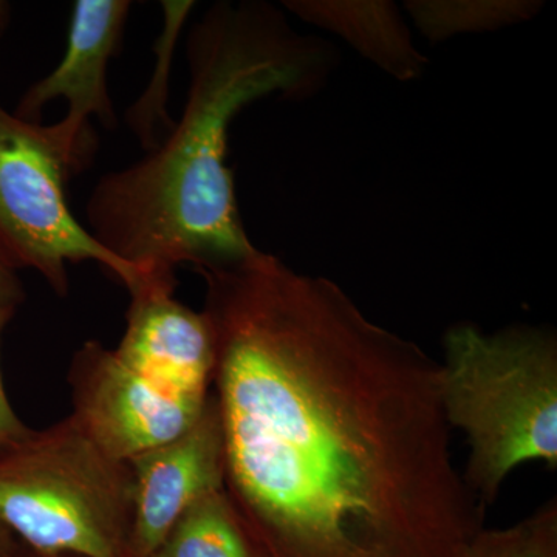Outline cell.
<instances>
[{
	"mask_svg": "<svg viewBox=\"0 0 557 557\" xmlns=\"http://www.w3.org/2000/svg\"><path fill=\"white\" fill-rule=\"evenodd\" d=\"M67 379L70 417L109 456L123 461L188 431L209 397L164 391L97 341H87L76 351Z\"/></svg>",
	"mask_w": 557,
	"mask_h": 557,
	"instance_id": "6",
	"label": "cell"
},
{
	"mask_svg": "<svg viewBox=\"0 0 557 557\" xmlns=\"http://www.w3.org/2000/svg\"><path fill=\"white\" fill-rule=\"evenodd\" d=\"M94 150L70 143L57 124L40 126L0 104V249L14 269H30L61 298L70 263L97 262L129 293L137 270L113 256L70 211L67 183L86 170Z\"/></svg>",
	"mask_w": 557,
	"mask_h": 557,
	"instance_id": "5",
	"label": "cell"
},
{
	"mask_svg": "<svg viewBox=\"0 0 557 557\" xmlns=\"http://www.w3.org/2000/svg\"><path fill=\"white\" fill-rule=\"evenodd\" d=\"M225 493L262 557H467L442 364L335 282L258 249L196 270Z\"/></svg>",
	"mask_w": 557,
	"mask_h": 557,
	"instance_id": "1",
	"label": "cell"
},
{
	"mask_svg": "<svg viewBox=\"0 0 557 557\" xmlns=\"http://www.w3.org/2000/svg\"><path fill=\"white\" fill-rule=\"evenodd\" d=\"M450 428L467 434L468 485L491 505L512 469L557 467V341L552 330L483 333L456 325L445 336L440 375Z\"/></svg>",
	"mask_w": 557,
	"mask_h": 557,
	"instance_id": "3",
	"label": "cell"
},
{
	"mask_svg": "<svg viewBox=\"0 0 557 557\" xmlns=\"http://www.w3.org/2000/svg\"><path fill=\"white\" fill-rule=\"evenodd\" d=\"M22 547H24V545H22ZM21 557H65V556H42V555H38V553H33V552H30V549H27L24 547V552H22Z\"/></svg>",
	"mask_w": 557,
	"mask_h": 557,
	"instance_id": "18",
	"label": "cell"
},
{
	"mask_svg": "<svg viewBox=\"0 0 557 557\" xmlns=\"http://www.w3.org/2000/svg\"><path fill=\"white\" fill-rule=\"evenodd\" d=\"M121 361L153 384L185 397L207 398L214 372V339L203 311L174 292L143 287L131 295L126 330L115 348Z\"/></svg>",
	"mask_w": 557,
	"mask_h": 557,
	"instance_id": "9",
	"label": "cell"
},
{
	"mask_svg": "<svg viewBox=\"0 0 557 557\" xmlns=\"http://www.w3.org/2000/svg\"><path fill=\"white\" fill-rule=\"evenodd\" d=\"M467 557H557V504L548 502L516 525L480 530Z\"/></svg>",
	"mask_w": 557,
	"mask_h": 557,
	"instance_id": "13",
	"label": "cell"
},
{
	"mask_svg": "<svg viewBox=\"0 0 557 557\" xmlns=\"http://www.w3.org/2000/svg\"><path fill=\"white\" fill-rule=\"evenodd\" d=\"M24 300L25 289L17 276V270L0 249V324L9 325Z\"/></svg>",
	"mask_w": 557,
	"mask_h": 557,
	"instance_id": "15",
	"label": "cell"
},
{
	"mask_svg": "<svg viewBox=\"0 0 557 557\" xmlns=\"http://www.w3.org/2000/svg\"><path fill=\"white\" fill-rule=\"evenodd\" d=\"M300 20L346 40L348 46L398 81H416L428 69L408 24L392 2L384 0H300L285 2Z\"/></svg>",
	"mask_w": 557,
	"mask_h": 557,
	"instance_id": "10",
	"label": "cell"
},
{
	"mask_svg": "<svg viewBox=\"0 0 557 557\" xmlns=\"http://www.w3.org/2000/svg\"><path fill=\"white\" fill-rule=\"evenodd\" d=\"M134 490L72 417L0 453V525L38 555L132 557Z\"/></svg>",
	"mask_w": 557,
	"mask_h": 557,
	"instance_id": "4",
	"label": "cell"
},
{
	"mask_svg": "<svg viewBox=\"0 0 557 557\" xmlns=\"http://www.w3.org/2000/svg\"><path fill=\"white\" fill-rule=\"evenodd\" d=\"M189 89L177 123L148 156L104 175L86 207L87 230L137 270L143 285L175 289V270L234 262L258 251L234 194L230 127L271 95L317 94L330 72L324 40L293 30L265 2H218L190 28Z\"/></svg>",
	"mask_w": 557,
	"mask_h": 557,
	"instance_id": "2",
	"label": "cell"
},
{
	"mask_svg": "<svg viewBox=\"0 0 557 557\" xmlns=\"http://www.w3.org/2000/svg\"><path fill=\"white\" fill-rule=\"evenodd\" d=\"M7 20H9V3L0 2V35H2Z\"/></svg>",
	"mask_w": 557,
	"mask_h": 557,
	"instance_id": "17",
	"label": "cell"
},
{
	"mask_svg": "<svg viewBox=\"0 0 557 557\" xmlns=\"http://www.w3.org/2000/svg\"><path fill=\"white\" fill-rule=\"evenodd\" d=\"M129 465L135 485L132 557H149L186 509L225 490V449L214 394L188 431L132 458Z\"/></svg>",
	"mask_w": 557,
	"mask_h": 557,
	"instance_id": "8",
	"label": "cell"
},
{
	"mask_svg": "<svg viewBox=\"0 0 557 557\" xmlns=\"http://www.w3.org/2000/svg\"><path fill=\"white\" fill-rule=\"evenodd\" d=\"M24 547L10 530L0 525V557H21Z\"/></svg>",
	"mask_w": 557,
	"mask_h": 557,
	"instance_id": "16",
	"label": "cell"
},
{
	"mask_svg": "<svg viewBox=\"0 0 557 557\" xmlns=\"http://www.w3.org/2000/svg\"><path fill=\"white\" fill-rule=\"evenodd\" d=\"M542 3L530 0H416L406 10L424 38L440 42L454 36L496 32L536 16Z\"/></svg>",
	"mask_w": 557,
	"mask_h": 557,
	"instance_id": "12",
	"label": "cell"
},
{
	"mask_svg": "<svg viewBox=\"0 0 557 557\" xmlns=\"http://www.w3.org/2000/svg\"><path fill=\"white\" fill-rule=\"evenodd\" d=\"M149 557H262L225 490L197 500L180 516Z\"/></svg>",
	"mask_w": 557,
	"mask_h": 557,
	"instance_id": "11",
	"label": "cell"
},
{
	"mask_svg": "<svg viewBox=\"0 0 557 557\" xmlns=\"http://www.w3.org/2000/svg\"><path fill=\"white\" fill-rule=\"evenodd\" d=\"M129 0H79L73 7L64 58L46 78L25 91L14 115L38 123L50 101H67L64 119L58 121L62 135L83 148H97L89 127L98 119L106 129L119 126L108 89V67L129 17Z\"/></svg>",
	"mask_w": 557,
	"mask_h": 557,
	"instance_id": "7",
	"label": "cell"
},
{
	"mask_svg": "<svg viewBox=\"0 0 557 557\" xmlns=\"http://www.w3.org/2000/svg\"><path fill=\"white\" fill-rule=\"evenodd\" d=\"M7 325L0 324V351H2V336ZM2 359V354H0ZM32 428H28L17 416L7 394L5 381H3L2 361H0V453L20 443L27 437Z\"/></svg>",
	"mask_w": 557,
	"mask_h": 557,
	"instance_id": "14",
	"label": "cell"
}]
</instances>
